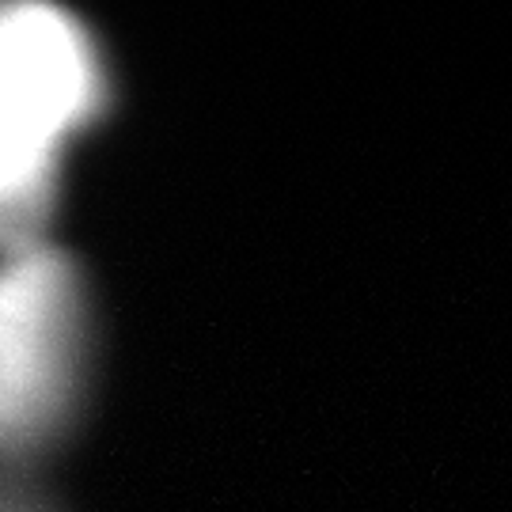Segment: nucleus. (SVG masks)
Wrapping results in <instances>:
<instances>
[{"label":"nucleus","instance_id":"3","mask_svg":"<svg viewBox=\"0 0 512 512\" xmlns=\"http://www.w3.org/2000/svg\"><path fill=\"white\" fill-rule=\"evenodd\" d=\"M0 512H54L50 501L38 494L35 486H27L23 475L0 471Z\"/></svg>","mask_w":512,"mask_h":512},{"label":"nucleus","instance_id":"2","mask_svg":"<svg viewBox=\"0 0 512 512\" xmlns=\"http://www.w3.org/2000/svg\"><path fill=\"white\" fill-rule=\"evenodd\" d=\"M95 300L54 243L0 251V471L23 475L80 425L95 376Z\"/></svg>","mask_w":512,"mask_h":512},{"label":"nucleus","instance_id":"1","mask_svg":"<svg viewBox=\"0 0 512 512\" xmlns=\"http://www.w3.org/2000/svg\"><path fill=\"white\" fill-rule=\"evenodd\" d=\"M103 42L54 4H0V251L46 243L65 167L110 110Z\"/></svg>","mask_w":512,"mask_h":512}]
</instances>
